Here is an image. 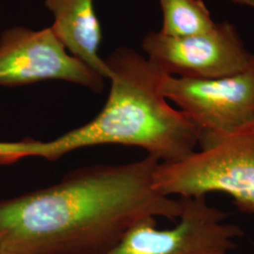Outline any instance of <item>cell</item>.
<instances>
[{
  "instance_id": "7a4b0ae2",
  "label": "cell",
  "mask_w": 254,
  "mask_h": 254,
  "mask_svg": "<svg viewBox=\"0 0 254 254\" xmlns=\"http://www.w3.org/2000/svg\"><path fill=\"white\" fill-rule=\"evenodd\" d=\"M105 62L111 88L95 118L48 141H0V165L29 157L53 161L78 149L106 144L139 147L165 163L181 160L196 151V128L160 91L165 73L127 48L118 49Z\"/></svg>"
},
{
  "instance_id": "30bf717a",
  "label": "cell",
  "mask_w": 254,
  "mask_h": 254,
  "mask_svg": "<svg viewBox=\"0 0 254 254\" xmlns=\"http://www.w3.org/2000/svg\"><path fill=\"white\" fill-rule=\"evenodd\" d=\"M231 1L235 2L236 4L251 7V8H254V0H231Z\"/></svg>"
},
{
  "instance_id": "277c9868",
  "label": "cell",
  "mask_w": 254,
  "mask_h": 254,
  "mask_svg": "<svg viewBox=\"0 0 254 254\" xmlns=\"http://www.w3.org/2000/svg\"><path fill=\"white\" fill-rule=\"evenodd\" d=\"M181 214L175 227L159 230L155 218L130 228L104 254H230L243 231L226 222L228 214L209 205L206 196L181 197Z\"/></svg>"
},
{
  "instance_id": "5b68a950",
  "label": "cell",
  "mask_w": 254,
  "mask_h": 254,
  "mask_svg": "<svg viewBox=\"0 0 254 254\" xmlns=\"http://www.w3.org/2000/svg\"><path fill=\"white\" fill-rule=\"evenodd\" d=\"M160 91L196 128L200 148L254 122V63L242 73L213 79L165 75Z\"/></svg>"
},
{
  "instance_id": "9c48e42d",
  "label": "cell",
  "mask_w": 254,
  "mask_h": 254,
  "mask_svg": "<svg viewBox=\"0 0 254 254\" xmlns=\"http://www.w3.org/2000/svg\"><path fill=\"white\" fill-rule=\"evenodd\" d=\"M163 25L159 31L165 36H193L207 32L217 23L203 0H159Z\"/></svg>"
},
{
  "instance_id": "6da1fadb",
  "label": "cell",
  "mask_w": 254,
  "mask_h": 254,
  "mask_svg": "<svg viewBox=\"0 0 254 254\" xmlns=\"http://www.w3.org/2000/svg\"><path fill=\"white\" fill-rule=\"evenodd\" d=\"M154 155L76 169L50 187L0 201V254H104L147 218L180 217L156 190Z\"/></svg>"
},
{
  "instance_id": "ba28073f",
  "label": "cell",
  "mask_w": 254,
  "mask_h": 254,
  "mask_svg": "<svg viewBox=\"0 0 254 254\" xmlns=\"http://www.w3.org/2000/svg\"><path fill=\"white\" fill-rule=\"evenodd\" d=\"M45 4L54 15L51 29L66 50L109 78V67L98 55L102 30L93 0H45Z\"/></svg>"
},
{
  "instance_id": "8fae6325",
  "label": "cell",
  "mask_w": 254,
  "mask_h": 254,
  "mask_svg": "<svg viewBox=\"0 0 254 254\" xmlns=\"http://www.w3.org/2000/svg\"><path fill=\"white\" fill-rule=\"evenodd\" d=\"M253 246H254V245H253Z\"/></svg>"
},
{
  "instance_id": "3957f363",
  "label": "cell",
  "mask_w": 254,
  "mask_h": 254,
  "mask_svg": "<svg viewBox=\"0 0 254 254\" xmlns=\"http://www.w3.org/2000/svg\"><path fill=\"white\" fill-rule=\"evenodd\" d=\"M154 188L172 197L222 192L254 215V122L220 136L181 160L157 166Z\"/></svg>"
},
{
  "instance_id": "52a82bcc",
  "label": "cell",
  "mask_w": 254,
  "mask_h": 254,
  "mask_svg": "<svg viewBox=\"0 0 254 254\" xmlns=\"http://www.w3.org/2000/svg\"><path fill=\"white\" fill-rule=\"evenodd\" d=\"M57 79L100 92L104 77L69 54L51 27H16L0 37V86L14 87Z\"/></svg>"
},
{
  "instance_id": "8992f818",
  "label": "cell",
  "mask_w": 254,
  "mask_h": 254,
  "mask_svg": "<svg viewBox=\"0 0 254 254\" xmlns=\"http://www.w3.org/2000/svg\"><path fill=\"white\" fill-rule=\"evenodd\" d=\"M148 60L166 75L191 79H213L248 70L254 54L246 49L234 25L216 24L193 36H165L150 32L142 42Z\"/></svg>"
}]
</instances>
